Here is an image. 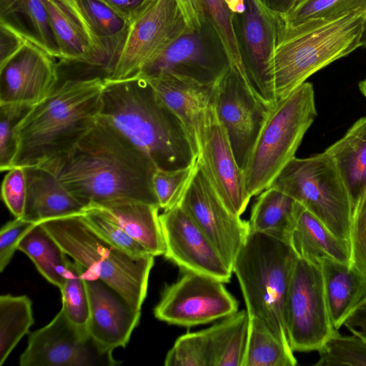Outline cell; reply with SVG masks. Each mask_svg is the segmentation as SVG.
<instances>
[{
    "label": "cell",
    "mask_w": 366,
    "mask_h": 366,
    "mask_svg": "<svg viewBox=\"0 0 366 366\" xmlns=\"http://www.w3.org/2000/svg\"><path fill=\"white\" fill-rule=\"evenodd\" d=\"M104 77L67 79L15 127L13 167L39 166L69 152L97 122Z\"/></svg>",
    "instance_id": "3957f363"
},
{
    "label": "cell",
    "mask_w": 366,
    "mask_h": 366,
    "mask_svg": "<svg viewBox=\"0 0 366 366\" xmlns=\"http://www.w3.org/2000/svg\"><path fill=\"white\" fill-rule=\"evenodd\" d=\"M249 320L247 310H240L205 329L210 366H242Z\"/></svg>",
    "instance_id": "4dcf8cb0"
},
{
    "label": "cell",
    "mask_w": 366,
    "mask_h": 366,
    "mask_svg": "<svg viewBox=\"0 0 366 366\" xmlns=\"http://www.w3.org/2000/svg\"><path fill=\"white\" fill-rule=\"evenodd\" d=\"M296 258L287 240L249 230L232 265L249 317L262 321L290 347L285 303Z\"/></svg>",
    "instance_id": "277c9868"
},
{
    "label": "cell",
    "mask_w": 366,
    "mask_h": 366,
    "mask_svg": "<svg viewBox=\"0 0 366 366\" xmlns=\"http://www.w3.org/2000/svg\"><path fill=\"white\" fill-rule=\"evenodd\" d=\"M99 207L154 257L164 255V239L157 205L124 202Z\"/></svg>",
    "instance_id": "4316f807"
},
{
    "label": "cell",
    "mask_w": 366,
    "mask_h": 366,
    "mask_svg": "<svg viewBox=\"0 0 366 366\" xmlns=\"http://www.w3.org/2000/svg\"><path fill=\"white\" fill-rule=\"evenodd\" d=\"M34 322L32 302L26 295L0 297V365L6 360Z\"/></svg>",
    "instance_id": "e575fe53"
},
{
    "label": "cell",
    "mask_w": 366,
    "mask_h": 366,
    "mask_svg": "<svg viewBox=\"0 0 366 366\" xmlns=\"http://www.w3.org/2000/svg\"><path fill=\"white\" fill-rule=\"evenodd\" d=\"M27 41L9 26L0 22V65L16 54Z\"/></svg>",
    "instance_id": "bcb514c9"
},
{
    "label": "cell",
    "mask_w": 366,
    "mask_h": 366,
    "mask_svg": "<svg viewBox=\"0 0 366 366\" xmlns=\"http://www.w3.org/2000/svg\"><path fill=\"white\" fill-rule=\"evenodd\" d=\"M285 322L293 352L317 351L336 330L318 260L297 256L285 303Z\"/></svg>",
    "instance_id": "9c48e42d"
},
{
    "label": "cell",
    "mask_w": 366,
    "mask_h": 366,
    "mask_svg": "<svg viewBox=\"0 0 366 366\" xmlns=\"http://www.w3.org/2000/svg\"><path fill=\"white\" fill-rule=\"evenodd\" d=\"M230 66L217 32L206 19L201 28L185 31L137 76L147 79L172 73L214 84Z\"/></svg>",
    "instance_id": "5bb4252c"
},
{
    "label": "cell",
    "mask_w": 366,
    "mask_h": 366,
    "mask_svg": "<svg viewBox=\"0 0 366 366\" xmlns=\"http://www.w3.org/2000/svg\"><path fill=\"white\" fill-rule=\"evenodd\" d=\"M179 204L194 219L232 269L249 233V223L222 201L197 160V168Z\"/></svg>",
    "instance_id": "e0dca14e"
},
{
    "label": "cell",
    "mask_w": 366,
    "mask_h": 366,
    "mask_svg": "<svg viewBox=\"0 0 366 366\" xmlns=\"http://www.w3.org/2000/svg\"><path fill=\"white\" fill-rule=\"evenodd\" d=\"M84 271L79 264L69 260L65 282L60 291L61 310L71 323L87 332L89 301Z\"/></svg>",
    "instance_id": "d590c367"
},
{
    "label": "cell",
    "mask_w": 366,
    "mask_h": 366,
    "mask_svg": "<svg viewBox=\"0 0 366 366\" xmlns=\"http://www.w3.org/2000/svg\"><path fill=\"white\" fill-rule=\"evenodd\" d=\"M297 364L294 352L289 346L259 319L249 317L242 366H295Z\"/></svg>",
    "instance_id": "836d02e7"
},
{
    "label": "cell",
    "mask_w": 366,
    "mask_h": 366,
    "mask_svg": "<svg viewBox=\"0 0 366 366\" xmlns=\"http://www.w3.org/2000/svg\"><path fill=\"white\" fill-rule=\"evenodd\" d=\"M277 16L259 0H245L244 11L232 14L234 30L249 82L272 107L277 103L273 57L278 40Z\"/></svg>",
    "instance_id": "9a60e30c"
},
{
    "label": "cell",
    "mask_w": 366,
    "mask_h": 366,
    "mask_svg": "<svg viewBox=\"0 0 366 366\" xmlns=\"http://www.w3.org/2000/svg\"><path fill=\"white\" fill-rule=\"evenodd\" d=\"M0 22L51 56L61 59L43 0H0Z\"/></svg>",
    "instance_id": "f1b7e54d"
},
{
    "label": "cell",
    "mask_w": 366,
    "mask_h": 366,
    "mask_svg": "<svg viewBox=\"0 0 366 366\" xmlns=\"http://www.w3.org/2000/svg\"><path fill=\"white\" fill-rule=\"evenodd\" d=\"M26 199L23 218L35 224L81 214V204L51 172L40 166L24 167Z\"/></svg>",
    "instance_id": "603a6c76"
},
{
    "label": "cell",
    "mask_w": 366,
    "mask_h": 366,
    "mask_svg": "<svg viewBox=\"0 0 366 366\" xmlns=\"http://www.w3.org/2000/svg\"><path fill=\"white\" fill-rule=\"evenodd\" d=\"M81 216L99 236L129 255L142 257L150 254L99 207H87Z\"/></svg>",
    "instance_id": "f35d334b"
},
{
    "label": "cell",
    "mask_w": 366,
    "mask_h": 366,
    "mask_svg": "<svg viewBox=\"0 0 366 366\" xmlns=\"http://www.w3.org/2000/svg\"><path fill=\"white\" fill-rule=\"evenodd\" d=\"M189 28L198 29L206 21L200 0H177Z\"/></svg>",
    "instance_id": "c3c4849f"
},
{
    "label": "cell",
    "mask_w": 366,
    "mask_h": 366,
    "mask_svg": "<svg viewBox=\"0 0 366 366\" xmlns=\"http://www.w3.org/2000/svg\"><path fill=\"white\" fill-rule=\"evenodd\" d=\"M365 19L366 11H355L278 44L273 57L277 102L320 69L360 47Z\"/></svg>",
    "instance_id": "52a82bcc"
},
{
    "label": "cell",
    "mask_w": 366,
    "mask_h": 366,
    "mask_svg": "<svg viewBox=\"0 0 366 366\" xmlns=\"http://www.w3.org/2000/svg\"><path fill=\"white\" fill-rule=\"evenodd\" d=\"M54 58L27 40L16 54L0 65V104L34 106L49 97L58 86Z\"/></svg>",
    "instance_id": "d6986e66"
},
{
    "label": "cell",
    "mask_w": 366,
    "mask_h": 366,
    "mask_svg": "<svg viewBox=\"0 0 366 366\" xmlns=\"http://www.w3.org/2000/svg\"><path fill=\"white\" fill-rule=\"evenodd\" d=\"M297 205L293 198L269 187L259 194L252 207L248 221L249 230L268 233L287 241Z\"/></svg>",
    "instance_id": "1f68e13d"
},
{
    "label": "cell",
    "mask_w": 366,
    "mask_h": 366,
    "mask_svg": "<svg viewBox=\"0 0 366 366\" xmlns=\"http://www.w3.org/2000/svg\"><path fill=\"white\" fill-rule=\"evenodd\" d=\"M316 366H366V340L357 335H342L335 330L317 350Z\"/></svg>",
    "instance_id": "8d00e7d4"
},
{
    "label": "cell",
    "mask_w": 366,
    "mask_h": 366,
    "mask_svg": "<svg viewBox=\"0 0 366 366\" xmlns=\"http://www.w3.org/2000/svg\"><path fill=\"white\" fill-rule=\"evenodd\" d=\"M18 250L26 254L39 272L59 290L67 272L69 259L62 248L40 224H36L21 239Z\"/></svg>",
    "instance_id": "d6a6232c"
},
{
    "label": "cell",
    "mask_w": 366,
    "mask_h": 366,
    "mask_svg": "<svg viewBox=\"0 0 366 366\" xmlns=\"http://www.w3.org/2000/svg\"><path fill=\"white\" fill-rule=\"evenodd\" d=\"M271 12L278 16L287 14L295 4L296 0H259Z\"/></svg>",
    "instance_id": "681fc988"
},
{
    "label": "cell",
    "mask_w": 366,
    "mask_h": 366,
    "mask_svg": "<svg viewBox=\"0 0 366 366\" xmlns=\"http://www.w3.org/2000/svg\"><path fill=\"white\" fill-rule=\"evenodd\" d=\"M358 10L366 11V0H296L287 14L277 16V44Z\"/></svg>",
    "instance_id": "484cf974"
},
{
    "label": "cell",
    "mask_w": 366,
    "mask_h": 366,
    "mask_svg": "<svg viewBox=\"0 0 366 366\" xmlns=\"http://www.w3.org/2000/svg\"><path fill=\"white\" fill-rule=\"evenodd\" d=\"M74 7L101 48L111 73L125 42L130 22L102 0H68Z\"/></svg>",
    "instance_id": "83f0119b"
},
{
    "label": "cell",
    "mask_w": 366,
    "mask_h": 366,
    "mask_svg": "<svg viewBox=\"0 0 366 366\" xmlns=\"http://www.w3.org/2000/svg\"><path fill=\"white\" fill-rule=\"evenodd\" d=\"M196 168L197 161L189 167L178 169H156L152 177V185L160 209L165 210L179 203Z\"/></svg>",
    "instance_id": "ab89813d"
},
{
    "label": "cell",
    "mask_w": 366,
    "mask_h": 366,
    "mask_svg": "<svg viewBox=\"0 0 366 366\" xmlns=\"http://www.w3.org/2000/svg\"><path fill=\"white\" fill-rule=\"evenodd\" d=\"M200 1L204 17L217 32L229 57L231 66L235 67L249 82L234 30L233 13L230 11L224 0Z\"/></svg>",
    "instance_id": "74e56055"
},
{
    "label": "cell",
    "mask_w": 366,
    "mask_h": 366,
    "mask_svg": "<svg viewBox=\"0 0 366 366\" xmlns=\"http://www.w3.org/2000/svg\"><path fill=\"white\" fill-rule=\"evenodd\" d=\"M214 101L237 164L244 171L273 107L234 66L216 82Z\"/></svg>",
    "instance_id": "30bf717a"
},
{
    "label": "cell",
    "mask_w": 366,
    "mask_h": 366,
    "mask_svg": "<svg viewBox=\"0 0 366 366\" xmlns=\"http://www.w3.org/2000/svg\"><path fill=\"white\" fill-rule=\"evenodd\" d=\"M32 106L21 103L0 104V170L13 168L16 152V126Z\"/></svg>",
    "instance_id": "b9f144b4"
},
{
    "label": "cell",
    "mask_w": 366,
    "mask_h": 366,
    "mask_svg": "<svg viewBox=\"0 0 366 366\" xmlns=\"http://www.w3.org/2000/svg\"><path fill=\"white\" fill-rule=\"evenodd\" d=\"M64 252L84 269V277H97L119 292L135 310L146 298L153 255L134 257L99 236L81 214L39 222Z\"/></svg>",
    "instance_id": "5b68a950"
},
{
    "label": "cell",
    "mask_w": 366,
    "mask_h": 366,
    "mask_svg": "<svg viewBox=\"0 0 366 366\" xmlns=\"http://www.w3.org/2000/svg\"><path fill=\"white\" fill-rule=\"evenodd\" d=\"M84 207L137 202L159 206L152 160L102 117L69 152L41 165Z\"/></svg>",
    "instance_id": "6da1fadb"
},
{
    "label": "cell",
    "mask_w": 366,
    "mask_h": 366,
    "mask_svg": "<svg viewBox=\"0 0 366 366\" xmlns=\"http://www.w3.org/2000/svg\"><path fill=\"white\" fill-rule=\"evenodd\" d=\"M84 279L89 301V335L105 350L125 347L139 322L141 310L102 280Z\"/></svg>",
    "instance_id": "ffe728a7"
},
{
    "label": "cell",
    "mask_w": 366,
    "mask_h": 366,
    "mask_svg": "<svg viewBox=\"0 0 366 366\" xmlns=\"http://www.w3.org/2000/svg\"><path fill=\"white\" fill-rule=\"evenodd\" d=\"M317 115L313 86L306 81L272 108L243 171L251 197L269 188L295 157Z\"/></svg>",
    "instance_id": "8992f818"
},
{
    "label": "cell",
    "mask_w": 366,
    "mask_h": 366,
    "mask_svg": "<svg viewBox=\"0 0 366 366\" xmlns=\"http://www.w3.org/2000/svg\"><path fill=\"white\" fill-rule=\"evenodd\" d=\"M104 79L100 117L144 152L157 169L174 170L196 162L184 125L147 79Z\"/></svg>",
    "instance_id": "7a4b0ae2"
},
{
    "label": "cell",
    "mask_w": 366,
    "mask_h": 366,
    "mask_svg": "<svg viewBox=\"0 0 366 366\" xmlns=\"http://www.w3.org/2000/svg\"><path fill=\"white\" fill-rule=\"evenodd\" d=\"M287 242L297 257L314 262L327 257L350 264L348 243L334 235L299 202Z\"/></svg>",
    "instance_id": "d4e9b609"
},
{
    "label": "cell",
    "mask_w": 366,
    "mask_h": 366,
    "mask_svg": "<svg viewBox=\"0 0 366 366\" xmlns=\"http://www.w3.org/2000/svg\"><path fill=\"white\" fill-rule=\"evenodd\" d=\"M224 284L208 275L184 272L164 287L154 315L160 321L182 327L223 319L237 312L239 306Z\"/></svg>",
    "instance_id": "8fae6325"
},
{
    "label": "cell",
    "mask_w": 366,
    "mask_h": 366,
    "mask_svg": "<svg viewBox=\"0 0 366 366\" xmlns=\"http://www.w3.org/2000/svg\"><path fill=\"white\" fill-rule=\"evenodd\" d=\"M197 161L226 207L240 217L251 197L246 189L244 172L237 164L227 131L218 117L214 94L202 120Z\"/></svg>",
    "instance_id": "2e32d148"
},
{
    "label": "cell",
    "mask_w": 366,
    "mask_h": 366,
    "mask_svg": "<svg viewBox=\"0 0 366 366\" xmlns=\"http://www.w3.org/2000/svg\"><path fill=\"white\" fill-rule=\"evenodd\" d=\"M165 252L164 256L182 271L210 276L229 282L232 268L208 237L179 205L159 214Z\"/></svg>",
    "instance_id": "ac0fdd59"
},
{
    "label": "cell",
    "mask_w": 366,
    "mask_h": 366,
    "mask_svg": "<svg viewBox=\"0 0 366 366\" xmlns=\"http://www.w3.org/2000/svg\"><path fill=\"white\" fill-rule=\"evenodd\" d=\"M36 224L23 217H15L5 224L0 231V271L3 272L11 260L19 244Z\"/></svg>",
    "instance_id": "f6af8a7d"
},
{
    "label": "cell",
    "mask_w": 366,
    "mask_h": 366,
    "mask_svg": "<svg viewBox=\"0 0 366 366\" xmlns=\"http://www.w3.org/2000/svg\"><path fill=\"white\" fill-rule=\"evenodd\" d=\"M130 24L140 16L154 0H102Z\"/></svg>",
    "instance_id": "7dc6e473"
},
{
    "label": "cell",
    "mask_w": 366,
    "mask_h": 366,
    "mask_svg": "<svg viewBox=\"0 0 366 366\" xmlns=\"http://www.w3.org/2000/svg\"><path fill=\"white\" fill-rule=\"evenodd\" d=\"M145 79L182 122L197 158L200 129L216 83L205 84L172 73H162Z\"/></svg>",
    "instance_id": "44dd1931"
},
{
    "label": "cell",
    "mask_w": 366,
    "mask_h": 366,
    "mask_svg": "<svg viewBox=\"0 0 366 366\" xmlns=\"http://www.w3.org/2000/svg\"><path fill=\"white\" fill-rule=\"evenodd\" d=\"M348 245L350 265L366 276V188L353 204Z\"/></svg>",
    "instance_id": "7bdbcfd3"
},
{
    "label": "cell",
    "mask_w": 366,
    "mask_h": 366,
    "mask_svg": "<svg viewBox=\"0 0 366 366\" xmlns=\"http://www.w3.org/2000/svg\"><path fill=\"white\" fill-rule=\"evenodd\" d=\"M167 366H210L205 329L179 337L167 352Z\"/></svg>",
    "instance_id": "60d3db41"
},
{
    "label": "cell",
    "mask_w": 366,
    "mask_h": 366,
    "mask_svg": "<svg viewBox=\"0 0 366 366\" xmlns=\"http://www.w3.org/2000/svg\"><path fill=\"white\" fill-rule=\"evenodd\" d=\"M270 187L293 198L334 235L348 243L353 202L335 160L327 153L302 159L295 157Z\"/></svg>",
    "instance_id": "ba28073f"
},
{
    "label": "cell",
    "mask_w": 366,
    "mask_h": 366,
    "mask_svg": "<svg viewBox=\"0 0 366 366\" xmlns=\"http://www.w3.org/2000/svg\"><path fill=\"white\" fill-rule=\"evenodd\" d=\"M325 152L335 160L354 204L366 188V117Z\"/></svg>",
    "instance_id": "f546056e"
},
{
    "label": "cell",
    "mask_w": 366,
    "mask_h": 366,
    "mask_svg": "<svg viewBox=\"0 0 366 366\" xmlns=\"http://www.w3.org/2000/svg\"><path fill=\"white\" fill-rule=\"evenodd\" d=\"M317 260L331 321L339 330L359 307L366 303V276L350 264L327 257Z\"/></svg>",
    "instance_id": "cb8c5ba5"
},
{
    "label": "cell",
    "mask_w": 366,
    "mask_h": 366,
    "mask_svg": "<svg viewBox=\"0 0 366 366\" xmlns=\"http://www.w3.org/2000/svg\"><path fill=\"white\" fill-rule=\"evenodd\" d=\"M61 59L107 71V61L89 29L68 0H43Z\"/></svg>",
    "instance_id": "7402d4cb"
},
{
    "label": "cell",
    "mask_w": 366,
    "mask_h": 366,
    "mask_svg": "<svg viewBox=\"0 0 366 366\" xmlns=\"http://www.w3.org/2000/svg\"><path fill=\"white\" fill-rule=\"evenodd\" d=\"M359 89L363 96L366 98V78L359 83Z\"/></svg>",
    "instance_id": "f5cc1de1"
},
{
    "label": "cell",
    "mask_w": 366,
    "mask_h": 366,
    "mask_svg": "<svg viewBox=\"0 0 366 366\" xmlns=\"http://www.w3.org/2000/svg\"><path fill=\"white\" fill-rule=\"evenodd\" d=\"M7 172L1 186L2 199L14 217H23L26 199L24 169L14 167Z\"/></svg>",
    "instance_id": "ee69618b"
},
{
    "label": "cell",
    "mask_w": 366,
    "mask_h": 366,
    "mask_svg": "<svg viewBox=\"0 0 366 366\" xmlns=\"http://www.w3.org/2000/svg\"><path fill=\"white\" fill-rule=\"evenodd\" d=\"M360 46L366 47V19L363 26L362 33L360 38Z\"/></svg>",
    "instance_id": "816d5d0a"
},
{
    "label": "cell",
    "mask_w": 366,
    "mask_h": 366,
    "mask_svg": "<svg viewBox=\"0 0 366 366\" xmlns=\"http://www.w3.org/2000/svg\"><path fill=\"white\" fill-rule=\"evenodd\" d=\"M232 13H242L245 9V0H224Z\"/></svg>",
    "instance_id": "f907efd6"
},
{
    "label": "cell",
    "mask_w": 366,
    "mask_h": 366,
    "mask_svg": "<svg viewBox=\"0 0 366 366\" xmlns=\"http://www.w3.org/2000/svg\"><path fill=\"white\" fill-rule=\"evenodd\" d=\"M189 29L177 0H154L129 27L125 42L107 78L137 76Z\"/></svg>",
    "instance_id": "7c38bea8"
},
{
    "label": "cell",
    "mask_w": 366,
    "mask_h": 366,
    "mask_svg": "<svg viewBox=\"0 0 366 366\" xmlns=\"http://www.w3.org/2000/svg\"><path fill=\"white\" fill-rule=\"evenodd\" d=\"M66 316L63 310L44 327L30 333L21 366H114L121 362Z\"/></svg>",
    "instance_id": "4fadbf2b"
}]
</instances>
